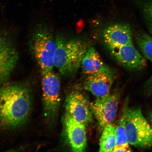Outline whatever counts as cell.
I'll use <instances>...</instances> for the list:
<instances>
[{
    "mask_svg": "<svg viewBox=\"0 0 152 152\" xmlns=\"http://www.w3.org/2000/svg\"><path fill=\"white\" fill-rule=\"evenodd\" d=\"M99 142V151L113 152L117 144L115 126L109 124L104 127L102 131Z\"/></svg>",
    "mask_w": 152,
    "mask_h": 152,
    "instance_id": "obj_14",
    "label": "cell"
},
{
    "mask_svg": "<svg viewBox=\"0 0 152 152\" xmlns=\"http://www.w3.org/2000/svg\"><path fill=\"white\" fill-rule=\"evenodd\" d=\"M102 36L107 46H120L133 43L132 30L126 24L111 25L104 29Z\"/></svg>",
    "mask_w": 152,
    "mask_h": 152,
    "instance_id": "obj_12",
    "label": "cell"
},
{
    "mask_svg": "<svg viewBox=\"0 0 152 152\" xmlns=\"http://www.w3.org/2000/svg\"><path fill=\"white\" fill-rule=\"evenodd\" d=\"M149 118L152 125V111L149 113Z\"/></svg>",
    "mask_w": 152,
    "mask_h": 152,
    "instance_id": "obj_19",
    "label": "cell"
},
{
    "mask_svg": "<svg viewBox=\"0 0 152 152\" xmlns=\"http://www.w3.org/2000/svg\"><path fill=\"white\" fill-rule=\"evenodd\" d=\"M115 77V72L108 66L97 73L88 75L83 87L96 98H104L111 93Z\"/></svg>",
    "mask_w": 152,
    "mask_h": 152,
    "instance_id": "obj_9",
    "label": "cell"
},
{
    "mask_svg": "<svg viewBox=\"0 0 152 152\" xmlns=\"http://www.w3.org/2000/svg\"><path fill=\"white\" fill-rule=\"evenodd\" d=\"M107 47L112 56L127 69L139 71L147 65L145 58L134 47L133 43L123 46Z\"/></svg>",
    "mask_w": 152,
    "mask_h": 152,
    "instance_id": "obj_8",
    "label": "cell"
},
{
    "mask_svg": "<svg viewBox=\"0 0 152 152\" xmlns=\"http://www.w3.org/2000/svg\"><path fill=\"white\" fill-rule=\"evenodd\" d=\"M56 41L54 66L62 75H75L88 49L86 43L81 39H68L60 36L56 37Z\"/></svg>",
    "mask_w": 152,
    "mask_h": 152,
    "instance_id": "obj_2",
    "label": "cell"
},
{
    "mask_svg": "<svg viewBox=\"0 0 152 152\" xmlns=\"http://www.w3.org/2000/svg\"><path fill=\"white\" fill-rule=\"evenodd\" d=\"M129 144L123 145H116L113 152H132Z\"/></svg>",
    "mask_w": 152,
    "mask_h": 152,
    "instance_id": "obj_18",
    "label": "cell"
},
{
    "mask_svg": "<svg viewBox=\"0 0 152 152\" xmlns=\"http://www.w3.org/2000/svg\"><path fill=\"white\" fill-rule=\"evenodd\" d=\"M63 121L64 134L72 151H84L87 144L85 125L78 122L66 113Z\"/></svg>",
    "mask_w": 152,
    "mask_h": 152,
    "instance_id": "obj_10",
    "label": "cell"
},
{
    "mask_svg": "<svg viewBox=\"0 0 152 152\" xmlns=\"http://www.w3.org/2000/svg\"><path fill=\"white\" fill-rule=\"evenodd\" d=\"M140 6L146 25L152 35V0H134Z\"/></svg>",
    "mask_w": 152,
    "mask_h": 152,
    "instance_id": "obj_17",
    "label": "cell"
},
{
    "mask_svg": "<svg viewBox=\"0 0 152 152\" xmlns=\"http://www.w3.org/2000/svg\"><path fill=\"white\" fill-rule=\"evenodd\" d=\"M121 94L119 91H115L104 97L96 98L94 102L91 104L93 115L96 120L101 132L106 125L113 123L115 120Z\"/></svg>",
    "mask_w": 152,
    "mask_h": 152,
    "instance_id": "obj_6",
    "label": "cell"
},
{
    "mask_svg": "<svg viewBox=\"0 0 152 152\" xmlns=\"http://www.w3.org/2000/svg\"><path fill=\"white\" fill-rule=\"evenodd\" d=\"M128 104L126 102L124 106L120 118L115 126V132L117 138L116 145H126L129 144L127 137L126 120Z\"/></svg>",
    "mask_w": 152,
    "mask_h": 152,
    "instance_id": "obj_16",
    "label": "cell"
},
{
    "mask_svg": "<svg viewBox=\"0 0 152 152\" xmlns=\"http://www.w3.org/2000/svg\"><path fill=\"white\" fill-rule=\"evenodd\" d=\"M81 66L83 73L88 75L97 73L109 66L104 64L97 51L93 47L87 49Z\"/></svg>",
    "mask_w": 152,
    "mask_h": 152,
    "instance_id": "obj_13",
    "label": "cell"
},
{
    "mask_svg": "<svg viewBox=\"0 0 152 152\" xmlns=\"http://www.w3.org/2000/svg\"><path fill=\"white\" fill-rule=\"evenodd\" d=\"M135 37L136 43L142 55L152 64V36L144 32H140L137 34ZM146 85L149 87L152 85V74L146 81Z\"/></svg>",
    "mask_w": 152,
    "mask_h": 152,
    "instance_id": "obj_15",
    "label": "cell"
},
{
    "mask_svg": "<svg viewBox=\"0 0 152 152\" xmlns=\"http://www.w3.org/2000/svg\"><path fill=\"white\" fill-rule=\"evenodd\" d=\"M126 126L129 144L140 149L152 147V127L140 108H128Z\"/></svg>",
    "mask_w": 152,
    "mask_h": 152,
    "instance_id": "obj_3",
    "label": "cell"
},
{
    "mask_svg": "<svg viewBox=\"0 0 152 152\" xmlns=\"http://www.w3.org/2000/svg\"><path fill=\"white\" fill-rule=\"evenodd\" d=\"M18 60V53L14 45L0 32V85L9 78Z\"/></svg>",
    "mask_w": 152,
    "mask_h": 152,
    "instance_id": "obj_11",
    "label": "cell"
},
{
    "mask_svg": "<svg viewBox=\"0 0 152 152\" xmlns=\"http://www.w3.org/2000/svg\"><path fill=\"white\" fill-rule=\"evenodd\" d=\"M41 73L43 113L47 122L52 124L58 116L60 104V79L53 71Z\"/></svg>",
    "mask_w": 152,
    "mask_h": 152,
    "instance_id": "obj_5",
    "label": "cell"
},
{
    "mask_svg": "<svg viewBox=\"0 0 152 152\" xmlns=\"http://www.w3.org/2000/svg\"><path fill=\"white\" fill-rule=\"evenodd\" d=\"M31 42L32 52L41 73L53 71L56 43L50 32L45 28H38L34 33Z\"/></svg>",
    "mask_w": 152,
    "mask_h": 152,
    "instance_id": "obj_4",
    "label": "cell"
},
{
    "mask_svg": "<svg viewBox=\"0 0 152 152\" xmlns=\"http://www.w3.org/2000/svg\"><path fill=\"white\" fill-rule=\"evenodd\" d=\"M31 106V94L25 86L0 87V128L10 130L23 125L29 118Z\"/></svg>",
    "mask_w": 152,
    "mask_h": 152,
    "instance_id": "obj_1",
    "label": "cell"
},
{
    "mask_svg": "<svg viewBox=\"0 0 152 152\" xmlns=\"http://www.w3.org/2000/svg\"><path fill=\"white\" fill-rule=\"evenodd\" d=\"M66 113L76 121L86 126L92 120L91 104L86 96L79 91H73L66 96Z\"/></svg>",
    "mask_w": 152,
    "mask_h": 152,
    "instance_id": "obj_7",
    "label": "cell"
}]
</instances>
